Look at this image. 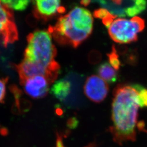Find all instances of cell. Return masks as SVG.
<instances>
[{
  "label": "cell",
  "mask_w": 147,
  "mask_h": 147,
  "mask_svg": "<svg viewBox=\"0 0 147 147\" xmlns=\"http://www.w3.org/2000/svg\"><path fill=\"white\" fill-rule=\"evenodd\" d=\"M109 14H110V12L109 11L105 8H99L95 10L93 13V16L96 18L101 19L102 20Z\"/></svg>",
  "instance_id": "cell-16"
},
{
  "label": "cell",
  "mask_w": 147,
  "mask_h": 147,
  "mask_svg": "<svg viewBox=\"0 0 147 147\" xmlns=\"http://www.w3.org/2000/svg\"><path fill=\"white\" fill-rule=\"evenodd\" d=\"M33 3L34 15L37 18L44 21H47L58 13L63 14L65 11L59 0H38Z\"/></svg>",
  "instance_id": "cell-9"
},
{
  "label": "cell",
  "mask_w": 147,
  "mask_h": 147,
  "mask_svg": "<svg viewBox=\"0 0 147 147\" xmlns=\"http://www.w3.org/2000/svg\"><path fill=\"white\" fill-rule=\"evenodd\" d=\"M145 27L144 20L135 16L131 19H116L108 28L111 38L116 42L127 44L136 42L138 34Z\"/></svg>",
  "instance_id": "cell-4"
},
{
  "label": "cell",
  "mask_w": 147,
  "mask_h": 147,
  "mask_svg": "<svg viewBox=\"0 0 147 147\" xmlns=\"http://www.w3.org/2000/svg\"><path fill=\"white\" fill-rule=\"evenodd\" d=\"M103 8L117 17H135L147 8V2L144 0L135 1H94Z\"/></svg>",
  "instance_id": "cell-5"
},
{
  "label": "cell",
  "mask_w": 147,
  "mask_h": 147,
  "mask_svg": "<svg viewBox=\"0 0 147 147\" xmlns=\"http://www.w3.org/2000/svg\"><path fill=\"white\" fill-rule=\"evenodd\" d=\"M81 4L82 5H84V6H87L89 5L90 3H92V1H81Z\"/></svg>",
  "instance_id": "cell-19"
},
{
  "label": "cell",
  "mask_w": 147,
  "mask_h": 147,
  "mask_svg": "<svg viewBox=\"0 0 147 147\" xmlns=\"http://www.w3.org/2000/svg\"><path fill=\"white\" fill-rule=\"evenodd\" d=\"M24 58L19 65V71L24 79L37 75L45 76L50 84L55 81L60 65L55 60L56 48L51 34L46 30H37L27 37Z\"/></svg>",
  "instance_id": "cell-1"
},
{
  "label": "cell",
  "mask_w": 147,
  "mask_h": 147,
  "mask_svg": "<svg viewBox=\"0 0 147 147\" xmlns=\"http://www.w3.org/2000/svg\"><path fill=\"white\" fill-rule=\"evenodd\" d=\"M67 124H68V125L69 127L74 129L75 127L78 126V121L75 118H70L68 121Z\"/></svg>",
  "instance_id": "cell-17"
},
{
  "label": "cell",
  "mask_w": 147,
  "mask_h": 147,
  "mask_svg": "<svg viewBox=\"0 0 147 147\" xmlns=\"http://www.w3.org/2000/svg\"><path fill=\"white\" fill-rule=\"evenodd\" d=\"M18 39V32L13 12L0 1V42L7 47Z\"/></svg>",
  "instance_id": "cell-6"
},
{
  "label": "cell",
  "mask_w": 147,
  "mask_h": 147,
  "mask_svg": "<svg viewBox=\"0 0 147 147\" xmlns=\"http://www.w3.org/2000/svg\"><path fill=\"white\" fill-rule=\"evenodd\" d=\"M27 94L34 99L45 96L49 90L50 82L45 76L37 75L28 78L20 83Z\"/></svg>",
  "instance_id": "cell-8"
},
{
  "label": "cell",
  "mask_w": 147,
  "mask_h": 147,
  "mask_svg": "<svg viewBox=\"0 0 147 147\" xmlns=\"http://www.w3.org/2000/svg\"><path fill=\"white\" fill-rule=\"evenodd\" d=\"M0 134L2 136H7L9 134V131L6 127H2L0 129Z\"/></svg>",
  "instance_id": "cell-18"
},
{
  "label": "cell",
  "mask_w": 147,
  "mask_h": 147,
  "mask_svg": "<svg viewBox=\"0 0 147 147\" xmlns=\"http://www.w3.org/2000/svg\"><path fill=\"white\" fill-rule=\"evenodd\" d=\"M109 86L98 75H93L86 79L84 87V94L89 100L99 103L105 99L109 93Z\"/></svg>",
  "instance_id": "cell-7"
},
{
  "label": "cell",
  "mask_w": 147,
  "mask_h": 147,
  "mask_svg": "<svg viewBox=\"0 0 147 147\" xmlns=\"http://www.w3.org/2000/svg\"><path fill=\"white\" fill-rule=\"evenodd\" d=\"M137 91V99L138 106L141 108L147 107V89L138 84H132Z\"/></svg>",
  "instance_id": "cell-13"
},
{
  "label": "cell",
  "mask_w": 147,
  "mask_h": 147,
  "mask_svg": "<svg viewBox=\"0 0 147 147\" xmlns=\"http://www.w3.org/2000/svg\"><path fill=\"white\" fill-rule=\"evenodd\" d=\"M71 88V82L67 79H62L56 81L51 88V93L57 99L63 101L70 94Z\"/></svg>",
  "instance_id": "cell-10"
},
{
  "label": "cell",
  "mask_w": 147,
  "mask_h": 147,
  "mask_svg": "<svg viewBox=\"0 0 147 147\" xmlns=\"http://www.w3.org/2000/svg\"><path fill=\"white\" fill-rule=\"evenodd\" d=\"M86 147H95V144L94 143H91V144H89L88 146H87Z\"/></svg>",
  "instance_id": "cell-20"
},
{
  "label": "cell",
  "mask_w": 147,
  "mask_h": 147,
  "mask_svg": "<svg viewBox=\"0 0 147 147\" xmlns=\"http://www.w3.org/2000/svg\"><path fill=\"white\" fill-rule=\"evenodd\" d=\"M107 55L108 56L109 63L116 70H119L121 66V61L119 59L118 53L117 52L114 45L112 47L111 52L108 53Z\"/></svg>",
  "instance_id": "cell-14"
},
{
  "label": "cell",
  "mask_w": 147,
  "mask_h": 147,
  "mask_svg": "<svg viewBox=\"0 0 147 147\" xmlns=\"http://www.w3.org/2000/svg\"><path fill=\"white\" fill-rule=\"evenodd\" d=\"M93 18L87 9L75 7L65 16H61L48 31L59 44L76 48L91 34Z\"/></svg>",
  "instance_id": "cell-3"
},
{
  "label": "cell",
  "mask_w": 147,
  "mask_h": 147,
  "mask_svg": "<svg viewBox=\"0 0 147 147\" xmlns=\"http://www.w3.org/2000/svg\"><path fill=\"white\" fill-rule=\"evenodd\" d=\"M1 2L7 7L10 9L16 11H22L26 9L30 3V1L27 0H20V1H11L5 0L0 1Z\"/></svg>",
  "instance_id": "cell-12"
},
{
  "label": "cell",
  "mask_w": 147,
  "mask_h": 147,
  "mask_svg": "<svg viewBox=\"0 0 147 147\" xmlns=\"http://www.w3.org/2000/svg\"><path fill=\"white\" fill-rule=\"evenodd\" d=\"M8 79H0V103L3 102L6 92V84Z\"/></svg>",
  "instance_id": "cell-15"
},
{
  "label": "cell",
  "mask_w": 147,
  "mask_h": 147,
  "mask_svg": "<svg viewBox=\"0 0 147 147\" xmlns=\"http://www.w3.org/2000/svg\"><path fill=\"white\" fill-rule=\"evenodd\" d=\"M138 105L137 91L132 84H119L113 91L112 125L110 127L115 142L122 144L136 139Z\"/></svg>",
  "instance_id": "cell-2"
},
{
  "label": "cell",
  "mask_w": 147,
  "mask_h": 147,
  "mask_svg": "<svg viewBox=\"0 0 147 147\" xmlns=\"http://www.w3.org/2000/svg\"><path fill=\"white\" fill-rule=\"evenodd\" d=\"M97 73L100 78L106 82L112 84L117 80V70L107 62L101 64L97 68Z\"/></svg>",
  "instance_id": "cell-11"
}]
</instances>
